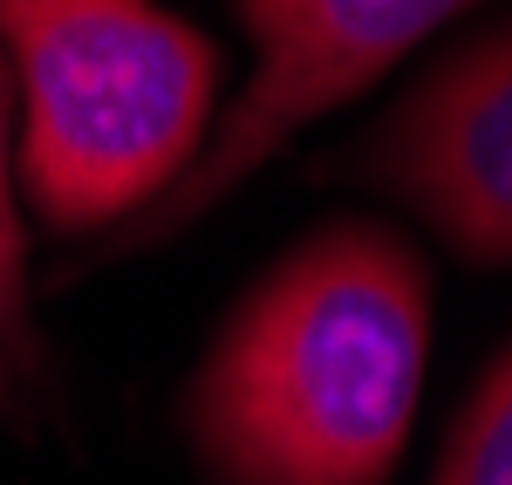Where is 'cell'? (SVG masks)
<instances>
[{"label": "cell", "mask_w": 512, "mask_h": 485, "mask_svg": "<svg viewBox=\"0 0 512 485\" xmlns=\"http://www.w3.org/2000/svg\"><path fill=\"white\" fill-rule=\"evenodd\" d=\"M431 356L417 253L328 226L246 294L192 383L219 485H383L410 445Z\"/></svg>", "instance_id": "obj_1"}, {"label": "cell", "mask_w": 512, "mask_h": 485, "mask_svg": "<svg viewBox=\"0 0 512 485\" xmlns=\"http://www.w3.org/2000/svg\"><path fill=\"white\" fill-rule=\"evenodd\" d=\"M21 185L55 233L130 226L212 137L219 48L158 0H0Z\"/></svg>", "instance_id": "obj_2"}, {"label": "cell", "mask_w": 512, "mask_h": 485, "mask_svg": "<svg viewBox=\"0 0 512 485\" xmlns=\"http://www.w3.org/2000/svg\"><path fill=\"white\" fill-rule=\"evenodd\" d=\"M465 7L478 0H239V21L253 35V76L233 110L212 123L198 164L144 219L123 226V240L144 246L192 226L205 205H219L246 171L274 158L294 130L349 103L376 76H390L431 28H444Z\"/></svg>", "instance_id": "obj_3"}, {"label": "cell", "mask_w": 512, "mask_h": 485, "mask_svg": "<svg viewBox=\"0 0 512 485\" xmlns=\"http://www.w3.org/2000/svg\"><path fill=\"white\" fill-rule=\"evenodd\" d=\"M369 171L472 260H512V28L458 48L376 137Z\"/></svg>", "instance_id": "obj_4"}, {"label": "cell", "mask_w": 512, "mask_h": 485, "mask_svg": "<svg viewBox=\"0 0 512 485\" xmlns=\"http://www.w3.org/2000/svg\"><path fill=\"white\" fill-rule=\"evenodd\" d=\"M431 485H512V349L472 390Z\"/></svg>", "instance_id": "obj_5"}, {"label": "cell", "mask_w": 512, "mask_h": 485, "mask_svg": "<svg viewBox=\"0 0 512 485\" xmlns=\"http://www.w3.org/2000/svg\"><path fill=\"white\" fill-rule=\"evenodd\" d=\"M21 178H14V103L0 76V328L21 342L28 335V240H21Z\"/></svg>", "instance_id": "obj_6"}]
</instances>
